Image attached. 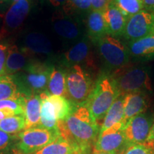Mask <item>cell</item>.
<instances>
[{
    "label": "cell",
    "instance_id": "29",
    "mask_svg": "<svg viewBox=\"0 0 154 154\" xmlns=\"http://www.w3.org/2000/svg\"><path fill=\"white\" fill-rule=\"evenodd\" d=\"M26 96L22 95L20 97L0 101V109H7L14 115H22L24 116Z\"/></svg>",
    "mask_w": 154,
    "mask_h": 154
},
{
    "label": "cell",
    "instance_id": "26",
    "mask_svg": "<svg viewBox=\"0 0 154 154\" xmlns=\"http://www.w3.org/2000/svg\"><path fill=\"white\" fill-rule=\"evenodd\" d=\"M22 95L12 76H0V101L19 98Z\"/></svg>",
    "mask_w": 154,
    "mask_h": 154
},
{
    "label": "cell",
    "instance_id": "17",
    "mask_svg": "<svg viewBox=\"0 0 154 154\" xmlns=\"http://www.w3.org/2000/svg\"><path fill=\"white\" fill-rule=\"evenodd\" d=\"M130 57L138 59L154 58V33L128 44Z\"/></svg>",
    "mask_w": 154,
    "mask_h": 154
},
{
    "label": "cell",
    "instance_id": "34",
    "mask_svg": "<svg viewBox=\"0 0 154 154\" xmlns=\"http://www.w3.org/2000/svg\"><path fill=\"white\" fill-rule=\"evenodd\" d=\"M113 0H91V11H97L104 12L113 3Z\"/></svg>",
    "mask_w": 154,
    "mask_h": 154
},
{
    "label": "cell",
    "instance_id": "27",
    "mask_svg": "<svg viewBox=\"0 0 154 154\" xmlns=\"http://www.w3.org/2000/svg\"><path fill=\"white\" fill-rule=\"evenodd\" d=\"M24 116L16 115L0 120V130L9 134H17L25 129Z\"/></svg>",
    "mask_w": 154,
    "mask_h": 154
},
{
    "label": "cell",
    "instance_id": "21",
    "mask_svg": "<svg viewBox=\"0 0 154 154\" xmlns=\"http://www.w3.org/2000/svg\"><path fill=\"white\" fill-rule=\"evenodd\" d=\"M124 96H119L111 106L109 108L103 121L100 127V133L105 131L115 124L121 122L124 117Z\"/></svg>",
    "mask_w": 154,
    "mask_h": 154
},
{
    "label": "cell",
    "instance_id": "28",
    "mask_svg": "<svg viewBox=\"0 0 154 154\" xmlns=\"http://www.w3.org/2000/svg\"><path fill=\"white\" fill-rule=\"evenodd\" d=\"M113 4L127 19L143 10L142 0H113Z\"/></svg>",
    "mask_w": 154,
    "mask_h": 154
},
{
    "label": "cell",
    "instance_id": "40",
    "mask_svg": "<svg viewBox=\"0 0 154 154\" xmlns=\"http://www.w3.org/2000/svg\"><path fill=\"white\" fill-rule=\"evenodd\" d=\"M149 143V145L151 146L152 149H153V152H154V142H153V143Z\"/></svg>",
    "mask_w": 154,
    "mask_h": 154
},
{
    "label": "cell",
    "instance_id": "42",
    "mask_svg": "<svg viewBox=\"0 0 154 154\" xmlns=\"http://www.w3.org/2000/svg\"><path fill=\"white\" fill-rule=\"evenodd\" d=\"M17 1H18V0H11V3H14V2H17Z\"/></svg>",
    "mask_w": 154,
    "mask_h": 154
},
{
    "label": "cell",
    "instance_id": "41",
    "mask_svg": "<svg viewBox=\"0 0 154 154\" xmlns=\"http://www.w3.org/2000/svg\"><path fill=\"white\" fill-rule=\"evenodd\" d=\"M2 2L5 3V2H10L11 0H1Z\"/></svg>",
    "mask_w": 154,
    "mask_h": 154
},
{
    "label": "cell",
    "instance_id": "6",
    "mask_svg": "<svg viewBox=\"0 0 154 154\" xmlns=\"http://www.w3.org/2000/svg\"><path fill=\"white\" fill-rule=\"evenodd\" d=\"M16 152L19 154H34L51 143L59 136V129L50 130L41 126L24 129L17 134Z\"/></svg>",
    "mask_w": 154,
    "mask_h": 154
},
{
    "label": "cell",
    "instance_id": "12",
    "mask_svg": "<svg viewBox=\"0 0 154 154\" xmlns=\"http://www.w3.org/2000/svg\"><path fill=\"white\" fill-rule=\"evenodd\" d=\"M30 0H18L12 3L5 15L4 26L5 29H2L4 32L7 29L14 30L19 28L30 11Z\"/></svg>",
    "mask_w": 154,
    "mask_h": 154
},
{
    "label": "cell",
    "instance_id": "22",
    "mask_svg": "<svg viewBox=\"0 0 154 154\" xmlns=\"http://www.w3.org/2000/svg\"><path fill=\"white\" fill-rule=\"evenodd\" d=\"M66 72L61 69L52 67L47 86V91L51 95L63 96L66 99Z\"/></svg>",
    "mask_w": 154,
    "mask_h": 154
},
{
    "label": "cell",
    "instance_id": "8",
    "mask_svg": "<svg viewBox=\"0 0 154 154\" xmlns=\"http://www.w3.org/2000/svg\"><path fill=\"white\" fill-rule=\"evenodd\" d=\"M154 33V13L142 10L128 19L123 36L134 42Z\"/></svg>",
    "mask_w": 154,
    "mask_h": 154
},
{
    "label": "cell",
    "instance_id": "23",
    "mask_svg": "<svg viewBox=\"0 0 154 154\" xmlns=\"http://www.w3.org/2000/svg\"><path fill=\"white\" fill-rule=\"evenodd\" d=\"M54 29L56 32L68 39H74L79 36L80 31L78 25L74 21L63 17H57L53 20Z\"/></svg>",
    "mask_w": 154,
    "mask_h": 154
},
{
    "label": "cell",
    "instance_id": "30",
    "mask_svg": "<svg viewBox=\"0 0 154 154\" xmlns=\"http://www.w3.org/2000/svg\"><path fill=\"white\" fill-rule=\"evenodd\" d=\"M18 136L9 134L0 130V154H12L16 151Z\"/></svg>",
    "mask_w": 154,
    "mask_h": 154
},
{
    "label": "cell",
    "instance_id": "37",
    "mask_svg": "<svg viewBox=\"0 0 154 154\" xmlns=\"http://www.w3.org/2000/svg\"><path fill=\"white\" fill-rule=\"evenodd\" d=\"M154 142V123L152 125L151 130H150L149 136H148L146 143H153Z\"/></svg>",
    "mask_w": 154,
    "mask_h": 154
},
{
    "label": "cell",
    "instance_id": "4",
    "mask_svg": "<svg viewBox=\"0 0 154 154\" xmlns=\"http://www.w3.org/2000/svg\"><path fill=\"white\" fill-rule=\"evenodd\" d=\"M119 94L110 74H102L96 81L86 106L94 119L98 121L104 118L109 108Z\"/></svg>",
    "mask_w": 154,
    "mask_h": 154
},
{
    "label": "cell",
    "instance_id": "31",
    "mask_svg": "<svg viewBox=\"0 0 154 154\" xmlns=\"http://www.w3.org/2000/svg\"><path fill=\"white\" fill-rule=\"evenodd\" d=\"M91 0H67L63 6V9L66 14L74 12H82L91 10Z\"/></svg>",
    "mask_w": 154,
    "mask_h": 154
},
{
    "label": "cell",
    "instance_id": "7",
    "mask_svg": "<svg viewBox=\"0 0 154 154\" xmlns=\"http://www.w3.org/2000/svg\"><path fill=\"white\" fill-rule=\"evenodd\" d=\"M96 44L106 66L113 72L129 62L131 57L128 47L117 38L107 34Z\"/></svg>",
    "mask_w": 154,
    "mask_h": 154
},
{
    "label": "cell",
    "instance_id": "38",
    "mask_svg": "<svg viewBox=\"0 0 154 154\" xmlns=\"http://www.w3.org/2000/svg\"><path fill=\"white\" fill-rule=\"evenodd\" d=\"M49 1L54 7H60V6H63L67 0H49Z\"/></svg>",
    "mask_w": 154,
    "mask_h": 154
},
{
    "label": "cell",
    "instance_id": "32",
    "mask_svg": "<svg viewBox=\"0 0 154 154\" xmlns=\"http://www.w3.org/2000/svg\"><path fill=\"white\" fill-rule=\"evenodd\" d=\"M119 154H154L149 143L128 144Z\"/></svg>",
    "mask_w": 154,
    "mask_h": 154
},
{
    "label": "cell",
    "instance_id": "25",
    "mask_svg": "<svg viewBox=\"0 0 154 154\" xmlns=\"http://www.w3.org/2000/svg\"><path fill=\"white\" fill-rule=\"evenodd\" d=\"M48 99L52 103L58 121L65 120L74 107V105L63 96L51 95L49 93Z\"/></svg>",
    "mask_w": 154,
    "mask_h": 154
},
{
    "label": "cell",
    "instance_id": "43",
    "mask_svg": "<svg viewBox=\"0 0 154 154\" xmlns=\"http://www.w3.org/2000/svg\"><path fill=\"white\" fill-rule=\"evenodd\" d=\"M1 3H2V1H1V0H0V5H1Z\"/></svg>",
    "mask_w": 154,
    "mask_h": 154
},
{
    "label": "cell",
    "instance_id": "44",
    "mask_svg": "<svg viewBox=\"0 0 154 154\" xmlns=\"http://www.w3.org/2000/svg\"><path fill=\"white\" fill-rule=\"evenodd\" d=\"M153 118H154V116H153Z\"/></svg>",
    "mask_w": 154,
    "mask_h": 154
},
{
    "label": "cell",
    "instance_id": "24",
    "mask_svg": "<svg viewBox=\"0 0 154 154\" xmlns=\"http://www.w3.org/2000/svg\"><path fill=\"white\" fill-rule=\"evenodd\" d=\"M34 154H77L76 150L70 142L59 136L51 143Z\"/></svg>",
    "mask_w": 154,
    "mask_h": 154
},
{
    "label": "cell",
    "instance_id": "19",
    "mask_svg": "<svg viewBox=\"0 0 154 154\" xmlns=\"http://www.w3.org/2000/svg\"><path fill=\"white\" fill-rule=\"evenodd\" d=\"M47 91L40 94L42 99L41 120L39 126L50 130H58V121L52 103L48 99Z\"/></svg>",
    "mask_w": 154,
    "mask_h": 154
},
{
    "label": "cell",
    "instance_id": "14",
    "mask_svg": "<svg viewBox=\"0 0 154 154\" xmlns=\"http://www.w3.org/2000/svg\"><path fill=\"white\" fill-rule=\"evenodd\" d=\"M103 14L107 34L114 38L123 36L128 19L124 17L113 3L111 4Z\"/></svg>",
    "mask_w": 154,
    "mask_h": 154
},
{
    "label": "cell",
    "instance_id": "2",
    "mask_svg": "<svg viewBox=\"0 0 154 154\" xmlns=\"http://www.w3.org/2000/svg\"><path fill=\"white\" fill-rule=\"evenodd\" d=\"M119 96L152 90L149 69L139 63L128 62L110 74Z\"/></svg>",
    "mask_w": 154,
    "mask_h": 154
},
{
    "label": "cell",
    "instance_id": "1",
    "mask_svg": "<svg viewBox=\"0 0 154 154\" xmlns=\"http://www.w3.org/2000/svg\"><path fill=\"white\" fill-rule=\"evenodd\" d=\"M61 137L74 146L77 154H89L100 132V126L94 120L86 104L74 106L68 117L58 121Z\"/></svg>",
    "mask_w": 154,
    "mask_h": 154
},
{
    "label": "cell",
    "instance_id": "18",
    "mask_svg": "<svg viewBox=\"0 0 154 154\" xmlns=\"http://www.w3.org/2000/svg\"><path fill=\"white\" fill-rule=\"evenodd\" d=\"M88 35L94 43L107 35L106 26L101 11H91L87 19Z\"/></svg>",
    "mask_w": 154,
    "mask_h": 154
},
{
    "label": "cell",
    "instance_id": "39",
    "mask_svg": "<svg viewBox=\"0 0 154 154\" xmlns=\"http://www.w3.org/2000/svg\"><path fill=\"white\" fill-rule=\"evenodd\" d=\"M93 154H117L114 153H109V152H103V151H96V150H94Z\"/></svg>",
    "mask_w": 154,
    "mask_h": 154
},
{
    "label": "cell",
    "instance_id": "5",
    "mask_svg": "<svg viewBox=\"0 0 154 154\" xmlns=\"http://www.w3.org/2000/svg\"><path fill=\"white\" fill-rule=\"evenodd\" d=\"M94 85L90 74L82 66L74 65L69 67L66 74V99L73 105L85 104Z\"/></svg>",
    "mask_w": 154,
    "mask_h": 154
},
{
    "label": "cell",
    "instance_id": "35",
    "mask_svg": "<svg viewBox=\"0 0 154 154\" xmlns=\"http://www.w3.org/2000/svg\"><path fill=\"white\" fill-rule=\"evenodd\" d=\"M143 10L154 13V0H142Z\"/></svg>",
    "mask_w": 154,
    "mask_h": 154
},
{
    "label": "cell",
    "instance_id": "10",
    "mask_svg": "<svg viewBox=\"0 0 154 154\" xmlns=\"http://www.w3.org/2000/svg\"><path fill=\"white\" fill-rule=\"evenodd\" d=\"M153 119L145 113H140L131 119L124 128L128 144H143L147 141Z\"/></svg>",
    "mask_w": 154,
    "mask_h": 154
},
{
    "label": "cell",
    "instance_id": "16",
    "mask_svg": "<svg viewBox=\"0 0 154 154\" xmlns=\"http://www.w3.org/2000/svg\"><path fill=\"white\" fill-rule=\"evenodd\" d=\"M42 99L39 94L26 96L24 109L25 129L39 126L41 120Z\"/></svg>",
    "mask_w": 154,
    "mask_h": 154
},
{
    "label": "cell",
    "instance_id": "15",
    "mask_svg": "<svg viewBox=\"0 0 154 154\" xmlns=\"http://www.w3.org/2000/svg\"><path fill=\"white\" fill-rule=\"evenodd\" d=\"M26 54L16 45L9 46L5 63V75L13 76L22 71L28 64Z\"/></svg>",
    "mask_w": 154,
    "mask_h": 154
},
{
    "label": "cell",
    "instance_id": "3",
    "mask_svg": "<svg viewBox=\"0 0 154 154\" xmlns=\"http://www.w3.org/2000/svg\"><path fill=\"white\" fill-rule=\"evenodd\" d=\"M52 67L37 61H29L22 71L13 75L19 91L25 96L40 94L47 91Z\"/></svg>",
    "mask_w": 154,
    "mask_h": 154
},
{
    "label": "cell",
    "instance_id": "11",
    "mask_svg": "<svg viewBox=\"0 0 154 154\" xmlns=\"http://www.w3.org/2000/svg\"><path fill=\"white\" fill-rule=\"evenodd\" d=\"M64 61L70 67L74 65H84L91 69H96L94 58L88 41L84 39L78 42L64 54Z\"/></svg>",
    "mask_w": 154,
    "mask_h": 154
},
{
    "label": "cell",
    "instance_id": "9",
    "mask_svg": "<svg viewBox=\"0 0 154 154\" xmlns=\"http://www.w3.org/2000/svg\"><path fill=\"white\" fill-rule=\"evenodd\" d=\"M123 121L115 124L105 131L100 133L94 150L119 154L128 145L124 133Z\"/></svg>",
    "mask_w": 154,
    "mask_h": 154
},
{
    "label": "cell",
    "instance_id": "20",
    "mask_svg": "<svg viewBox=\"0 0 154 154\" xmlns=\"http://www.w3.org/2000/svg\"><path fill=\"white\" fill-rule=\"evenodd\" d=\"M26 49L24 52L29 51L34 54H49L52 51V46L49 38L39 33H30L25 38Z\"/></svg>",
    "mask_w": 154,
    "mask_h": 154
},
{
    "label": "cell",
    "instance_id": "33",
    "mask_svg": "<svg viewBox=\"0 0 154 154\" xmlns=\"http://www.w3.org/2000/svg\"><path fill=\"white\" fill-rule=\"evenodd\" d=\"M5 35V33L2 30L0 32V41ZM9 46L6 43L0 42V76H4L5 70V63L7 57V52Z\"/></svg>",
    "mask_w": 154,
    "mask_h": 154
},
{
    "label": "cell",
    "instance_id": "13",
    "mask_svg": "<svg viewBox=\"0 0 154 154\" xmlns=\"http://www.w3.org/2000/svg\"><path fill=\"white\" fill-rule=\"evenodd\" d=\"M148 107V94L146 91H138L127 94L124 98V117L125 125L131 119L143 113Z\"/></svg>",
    "mask_w": 154,
    "mask_h": 154
},
{
    "label": "cell",
    "instance_id": "36",
    "mask_svg": "<svg viewBox=\"0 0 154 154\" xmlns=\"http://www.w3.org/2000/svg\"><path fill=\"white\" fill-rule=\"evenodd\" d=\"M12 116L16 115H14L11 111L7 110V109H0V120L7 118V117Z\"/></svg>",
    "mask_w": 154,
    "mask_h": 154
}]
</instances>
